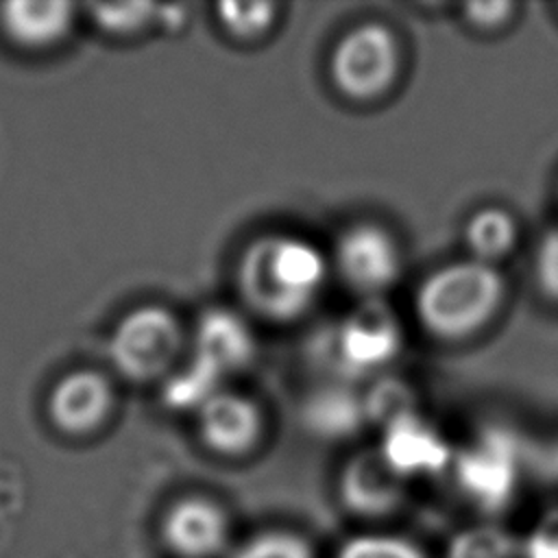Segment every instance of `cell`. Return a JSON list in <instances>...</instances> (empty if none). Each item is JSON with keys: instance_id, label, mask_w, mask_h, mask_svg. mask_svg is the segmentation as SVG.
Instances as JSON below:
<instances>
[{"instance_id": "obj_4", "label": "cell", "mask_w": 558, "mask_h": 558, "mask_svg": "<svg viewBox=\"0 0 558 558\" xmlns=\"http://www.w3.org/2000/svg\"><path fill=\"white\" fill-rule=\"evenodd\" d=\"M183 351V327L161 305H140L113 327L107 344L113 368L137 384L166 379Z\"/></svg>"}, {"instance_id": "obj_12", "label": "cell", "mask_w": 558, "mask_h": 558, "mask_svg": "<svg viewBox=\"0 0 558 558\" xmlns=\"http://www.w3.org/2000/svg\"><path fill=\"white\" fill-rule=\"evenodd\" d=\"M340 488L349 508L362 514L390 512L403 497L401 475L386 462L381 451L355 456L344 466Z\"/></svg>"}, {"instance_id": "obj_2", "label": "cell", "mask_w": 558, "mask_h": 558, "mask_svg": "<svg viewBox=\"0 0 558 558\" xmlns=\"http://www.w3.org/2000/svg\"><path fill=\"white\" fill-rule=\"evenodd\" d=\"M506 301V279L497 266L473 257L434 270L414 294L421 327L447 342L480 333Z\"/></svg>"}, {"instance_id": "obj_5", "label": "cell", "mask_w": 558, "mask_h": 558, "mask_svg": "<svg viewBox=\"0 0 558 558\" xmlns=\"http://www.w3.org/2000/svg\"><path fill=\"white\" fill-rule=\"evenodd\" d=\"M333 268L364 299H379L401 275L403 255L395 235L377 222L347 227L333 251Z\"/></svg>"}, {"instance_id": "obj_9", "label": "cell", "mask_w": 558, "mask_h": 558, "mask_svg": "<svg viewBox=\"0 0 558 558\" xmlns=\"http://www.w3.org/2000/svg\"><path fill=\"white\" fill-rule=\"evenodd\" d=\"M161 538L179 558H214L229 543V517L211 499L183 497L166 510Z\"/></svg>"}, {"instance_id": "obj_11", "label": "cell", "mask_w": 558, "mask_h": 558, "mask_svg": "<svg viewBox=\"0 0 558 558\" xmlns=\"http://www.w3.org/2000/svg\"><path fill=\"white\" fill-rule=\"evenodd\" d=\"M194 342V360L220 379L248 366L255 349L246 320L225 307H214L201 316Z\"/></svg>"}, {"instance_id": "obj_3", "label": "cell", "mask_w": 558, "mask_h": 558, "mask_svg": "<svg viewBox=\"0 0 558 558\" xmlns=\"http://www.w3.org/2000/svg\"><path fill=\"white\" fill-rule=\"evenodd\" d=\"M327 68L340 96L373 102L386 96L401 74V44L386 24L362 22L336 41Z\"/></svg>"}, {"instance_id": "obj_8", "label": "cell", "mask_w": 558, "mask_h": 558, "mask_svg": "<svg viewBox=\"0 0 558 558\" xmlns=\"http://www.w3.org/2000/svg\"><path fill=\"white\" fill-rule=\"evenodd\" d=\"M198 436L218 456H246L264 436V412L246 395L218 390L198 408Z\"/></svg>"}, {"instance_id": "obj_1", "label": "cell", "mask_w": 558, "mask_h": 558, "mask_svg": "<svg viewBox=\"0 0 558 558\" xmlns=\"http://www.w3.org/2000/svg\"><path fill=\"white\" fill-rule=\"evenodd\" d=\"M329 270V259L314 242L292 233L262 235L238 262V290L257 314L292 320L316 303Z\"/></svg>"}, {"instance_id": "obj_17", "label": "cell", "mask_w": 558, "mask_h": 558, "mask_svg": "<svg viewBox=\"0 0 558 558\" xmlns=\"http://www.w3.org/2000/svg\"><path fill=\"white\" fill-rule=\"evenodd\" d=\"M233 558H314V551L303 536L283 530H270L240 545Z\"/></svg>"}, {"instance_id": "obj_13", "label": "cell", "mask_w": 558, "mask_h": 558, "mask_svg": "<svg viewBox=\"0 0 558 558\" xmlns=\"http://www.w3.org/2000/svg\"><path fill=\"white\" fill-rule=\"evenodd\" d=\"M464 244L473 259L497 266L519 240V225L504 207H482L464 225Z\"/></svg>"}, {"instance_id": "obj_16", "label": "cell", "mask_w": 558, "mask_h": 558, "mask_svg": "<svg viewBox=\"0 0 558 558\" xmlns=\"http://www.w3.org/2000/svg\"><path fill=\"white\" fill-rule=\"evenodd\" d=\"M336 558H427L418 545L392 534H357L349 538Z\"/></svg>"}, {"instance_id": "obj_14", "label": "cell", "mask_w": 558, "mask_h": 558, "mask_svg": "<svg viewBox=\"0 0 558 558\" xmlns=\"http://www.w3.org/2000/svg\"><path fill=\"white\" fill-rule=\"evenodd\" d=\"M277 4L264 0H227L216 7L218 24L235 41H257L270 33L277 20Z\"/></svg>"}, {"instance_id": "obj_7", "label": "cell", "mask_w": 558, "mask_h": 558, "mask_svg": "<svg viewBox=\"0 0 558 558\" xmlns=\"http://www.w3.org/2000/svg\"><path fill=\"white\" fill-rule=\"evenodd\" d=\"M116 392L111 381L94 368H76L54 381L46 399L50 423L68 436H89L111 416Z\"/></svg>"}, {"instance_id": "obj_18", "label": "cell", "mask_w": 558, "mask_h": 558, "mask_svg": "<svg viewBox=\"0 0 558 558\" xmlns=\"http://www.w3.org/2000/svg\"><path fill=\"white\" fill-rule=\"evenodd\" d=\"M451 558H508L506 538L490 530H473L456 541Z\"/></svg>"}, {"instance_id": "obj_10", "label": "cell", "mask_w": 558, "mask_h": 558, "mask_svg": "<svg viewBox=\"0 0 558 558\" xmlns=\"http://www.w3.org/2000/svg\"><path fill=\"white\" fill-rule=\"evenodd\" d=\"M74 22V7L61 0H11L0 4V31L17 48L50 50Z\"/></svg>"}, {"instance_id": "obj_6", "label": "cell", "mask_w": 558, "mask_h": 558, "mask_svg": "<svg viewBox=\"0 0 558 558\" xmlns=\"http://www.w3.org/2000/svg\"><path fill=\"white\" fill-rule=\"evenodd\" d=\"M338 364L349 373H371L386 366L401 347L399 323L379 299H366L336 329Z\"/></svg>"}, {"instance_id": "obj_15", "label": "cell", "mask_w": 558, "mask_h": 558, "mask_svg": "<svg viewBox=\"0 0 558 558\" xmlns=\"http://www.w3.org/2000/svg\"><path fill=\"white\" fill-rule=\"evenodd\" d=\"M96 26L113 37H131L155 22L157 4L150 2H118L89 7Z\"/></svg>"}, {"instance_id": "obj_20", "label": "cell", "mask_w": 558, "mask_h": 558, "mask_svg": "<svg viewBox=\"0 0 558 558\" xmlns=\"http://www.w3.org/2000/svg\"><path fill=\"white\" fill-rule=\"evenodd\" d=\"M536 268L545 292L558 299V231H551L541 244Z\"/></svg>"}, {"instance_id": "obj_21", "label": "cell", "mask_w": 558, "mask_h": 558, "mask_svg": "<svg viewBox=\"0 0 558 558\" xmlns=\"http://www.w3.org/2000/svg\"><path fill=\"white\" fill-rule=\"evenodd\" d=\"M187 20V7L181 4H166V7H157L155 13V22H166L172 28H181Z\"/></svg>"}, {"instance_id": "obj_19", "label": "cell", "mask_w": 558, "mask_h": 558, "mask_svg": "<svg viewBox=\"0 0 558 558\" xmlns=\"http://www.w3.org/2000/svg\"><path fill=\"white\" fill-rule=\"evenodd\" d=\"M464 13V22L482 33H493L504 28L514 13V4L512 2H504V0H495V2H473L466 4L462 9Z\"/></svg>"}]
</instances>
